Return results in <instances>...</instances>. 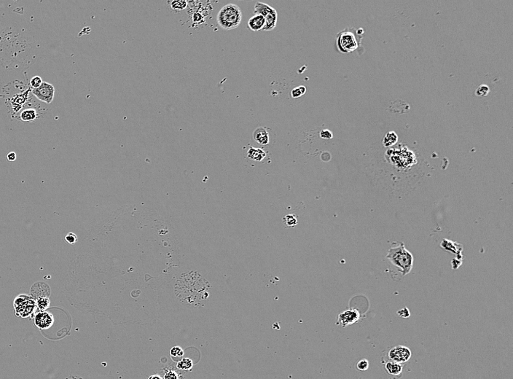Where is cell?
I'll list each match as a JSON object with an SVG mask.
<instances>
[{
  "mask_svg": "<svg viewBox=\"0 0 513 379\" xmlns=\"http://www.w3.org/2000/svg\"><path fill=\"white\" fill-rule=\"evenodd\" d=\"M386 258L402 273V276L409 274L414 266V256L402 243L392 245L388 251Z\"/></svg>",
  "mask_w": 513,
  "mask_h": 379,
  "instance_id": "6da1fadb",
  "label": "cell"
},
{
  "mask_svg": "<svg viewBox=\"0 0 513 379\" xmlns=\"http://www.w3.org/2000/svg\"><path fill=\"white\" fill-rule=\"evenodd\" d=\"M364 33L363 29L356 30L348 27L337 34L336 47L341 53H350L362 49V39Z\"/></svg>",
  "mask_w": 513,
  "mask_h": 379,
  "instance_id": "7a4b0ae2",
  "label": "cell"
},
{
  "mask_svg": "<svg viewBox=\"0 0 513 379\" xmlns=\"http://www.w3.org/2000/svg\"><path fill=\"white\" fill-rule=\"evenodd\" d=\"M243 14L241 8L235 4L224 5L216 16L218 25L225 30L236 29L242 21Z\"/></svg>",
  "mask_w": 513,
  "mask_h": 379,
  "instance_id": "3957f363",
  "label": "cell"
},
{
  "mask_svg": "<svg viewBox=\"0 0 513 379\" xmlns=\"http://www.w3.org/2000/svg\"><path fill=\"white\" fill-rule=\"evenodd\" d=\"M16 316L21 318L33 317L37 310L35 300L32 296L20 295L14 301Z\"/></svg>",
  "mask_w": 513,
  "mask_h": 379,
  "instance_id": "277c9868",
  "label": "cell"
},
{
  "mask_svg": "<svg viewBox=\"0 0 513 379\" xmlns=\"http://www.w3.org/2000/svg\"><path fill=\"white\" fill-rule=\"evenodd\" d=\"M254 15H261L265 18V25L264 31H272L276 28L278 21V14L276 9L264 2H258L254 5Z\"/></svg>",
  "mask_w": 513,
  "mask_h": 379,
  "instance_id": "5b68a950",
  "label": "cell"
},
{
  "mask_svg": "<svg viewBox=\"0 0 513 379\" xmlns=\"http://www.w3.org/2000/svg\"><path fill=\"white\" fill-rule=\"evenodd\" d=\"M32 92L40 101L50 104L54 98L55 88L49 82H43L38 88L33 89Z\"/></svg>",
  "mask_w": 513,
  "mask_h": 379,
  "instance_id": "8992f818",
  "label": "cell"
},
{
  "mask_svg": "<svg viewBox=\"0 0 513 379\" xmlns=\"http://www.w3.org/2000/svg\"><path fill=\"white\" fill-rule=\"evenodd\" d=\"M412 356L411 349L405 346L399 345L391 348L389 352V357L391 361L395 363H405L410 360Z\"/></svg>",
  "mask_w": 513,
  "mask_h": 379,
  "instance_id": "52a82bcc",
  "label": "cell"
},
{
  "mask_svg": "<svg viewBox=\"0 0 513 379\" xmlns=\"http://www.w3.org/2000/svg\"><path fill=\"white\" fill-rule=\"evenodd\" d=\"M54 323L53 315L48 312H39L34 316V325L40 330H46L51 328Z\"/></svg>",
  "mask_w": 513,
  "mask_h": 379,
  "instance_id": "ba28073f",
  "label": "cell"
},
{
  "mask_svg": "<svg viewBox=\"0 0 513 379\" xmlns=\"http://www.w3.org/2000/svg\"><path fill=\"white\" fill-rule=\"evenodd\" d=\"M360 319V313L359 311L354 309H347L338 315L336 324L341 325L343 328H346L358 322Z\"/></svg>",
  "mask_w": 513,
  "mask_h": 379,
  "instance_id": "9c48e42d",
  "label": "cell"
},
{
  "mask_svg": "<svg viewBox=\"0 0 513 379\" xmlns=\"http://www.w3.org/2000/svg\"><path fill=\"white\" fill-rule=\"evenodd\" d=\"M248 29L252 32L264 30L265 25V20L263 16L254 15L248 19L247 23Z\"/></svg>",
  "mask_w": 513,
  "mask_h": 379,
  "instance_id": "30bf717a",
  "label": "cell"
},
{
  "mask_svg": "<svg viewBox=\"0 0 513 379\" xmlns=\"http://www.w3.org/2000/svg\"><path fill=\"white\" fill-rule=\"evenodd\" d=\"M253 139L256 142L261 145H266L269 144V134L266 129L264 127H258L253 132Z\"/></svg>",
  "mask_w": 513,
  "mask_h": 379,
  "instance_id": "8fae6325",
  "label": "cell"
},
{
  "mask_svg": "<svg viewBox=\"0 0 513 379\" xmlns=\"http://www.w3.org/2000/svg\"><path fill=\"white\" fill-rule=\"evenodd\" d=\"M385 368L389 374L393 376H400L403 370L402 364L393 361L387 362L385 364Z\"/></svg>",
  "mask_w": 513,
  "mask_h": 379,
  "instance_id": "7c38bea8",
  "label": "cell"
},
{
  "mask_svg": "<svg viewBox=\"0 0 513 379\" xmlns=\"http://www.w3.org/2000/svg\"><path fill=\"white\" fill-rule=\"evenodd\" d=\"M247 156L250 159L255 161H262L266 157V153L264 149L261 148H254L250 147L249 149L247 152Z\"/></svg>",
  "mask_w": 513,
  "mask_h": 379,
  "instance_id": "4fadbf2b",
  "label": "cell"
},
{
  "mask_svg": "<svg viewBox=\"0 0 513 379\" xmlns=\"http://www.w3.org/2000/svg\"><path fill=\"white\" fill-rule=\"evenodd\" d=\"M398 142V136L395 132H389L385 134L382 140V146L384 148H392Z\"/></svg>",
  "mask_w": 513,
  "mask_h": 379,
  "instance_id": "5bb4252c",
  "label": "cell"
},
{
  "mask_svg": "<svg viewBox=\"0 0 513 379\" xmlns=\"http://www.w3.org/2000/svg\"><path fill=\"white\" fill-rule=\"evenodd\" d=\"M28 92L29 91H27L24 94H18V95L15 96L13 98L11 103L14 105V109L15 112H18V110L22 107L23 104L27 101V97H28Z\"/></svg>",
  "mask_w": 513,
  "mask_h": 379,
  "instance_id": "9a60e30c",
  "label": "cell"
},
{
  "mask_svg": "<svg viewBox=\"0 0 513 379\" xmlns=\"http://www.w3.org/2000/svg\"><path fill=\"white\" fill-rule=\"evenodd\" d=\"M37 111L34 109H27L21 113V119L23 121H33L37 118Z\"/></svg>",
  "mask_w": 513,
  "mask_h": 379,
  "instance_id": "2e32d148",
  "label": "cell"
},
{
  "mask_svg": "<svg viewBox=\"0 0 513 379\" xmlns=\"http://www.w3.org/2000/svg\"><path fill=\"white\" fill-rule=\"evenodd\" d=\"M35 302L37 309H39L40 312H46L50 308V300L49 297H39L35 299Z\"/></svg>",
  "mask_w": 513,
  "mask_h": 379,
  "instance_id": "e0dca14e",
  "label": "cell"
},
{
  "mask_svg": "<svg viewBox=\"0 0 513 379\" xmlns=\"http://www.w3.org/2000/svg\"><path fill=\"white\" fill-rule=\"evenodd\" d=\"M193 363L190 358H182L177 363V368L184 371H190L193 369Z\"/></svg>",
  "mask_w": 513,
  "mask_h": 379,
  "instance_id": "ac0fdd59",
  "label": "cell"
},
{
  "mask_svg": "<svg viewBox=\"0 0 513 379\" xmlns=\"http://www.w3.org/2000/svg\"><path fill=\"white\" fill-rule=\"evenodd\" d=\"M187 2L184 0H175L170 2V8L173 11L179 13L187 8Z\"/></svg>",
  "mask_w": 513,
  "mask_h": 379,
  "instance_id": "d6986e66",
  "label": "cell"
},
{
  "mask_svg": "<svg viewBox=\"0 0 513 379\" xmlns=\"http://www.w3.org/2000/svg\"><path fill=\"white\" fill-rule=\"evenodd\" d=\"M282 220L287 227L293 228L298 224L297 217L295 214H287L283 217Z\"/></svg>",
  "mask_w": 513,
  "mask_h": 379,
  "instance_id": "ffe728a7",
  "label": "cell"
},
{
  "mask_svg": "<svg viewBox=\"0 0 513 379\" xmlns=\"http://www.w3.org/2000/svg\"><path fill=\"white\" fill-rule=\"evenodd\" d=\"M163 379H181L180 373L173 368H166Z\"/></svg>",
  "mask_w": 513,
  "mask_h": 379,
  "instance_id": "44dd1931",
  "label": "cell"
},
{
  "mask_svg": "<svg viewBox=\"0 0 513 379\" xmlns=\"http://www.w3.org/2000/svg\"><path fill=\"white\" fill-rule=\"evenodd\" d=\"M306 91H307V89L305 86H299L297 87V88H295L291 91L292 97L294 99L300 98V97L306 94Z\"/></svg>",
  "mask_w": 513,
  "mask_h": 379,
  "instance_id": "7402d4cb",
  "label": "cell"
},
{
  "mask_svg": "<svg viewBox=\"0 0 513 379\" xmlns=\"http://www.w3.org/2000/svg\"><path fill=\"white\" fill-rule=\"evenodd\" d=\"M490 92L489 87L485 84H482V85H479L477 88L476 91H475V94L478 97H485L488 95Z\"/></svg>",
  "mask_w": 513,
  "mask_h": 379,
  "instance_id": "603a6c76",
  "label": "cell"
},
{
  "mask_svg": "<svg viewBox=\"0 0 513 379\" xmlns=\"http://www.w3.org/2000/svg\"><path fill=\"white\" fill-rule=\"evenodd\" d=\"M170 354L172 357H182L184 355V351L179 346L172 347L170 350Z\"/></svg>",
  "mask_w": 513,
  "mask_h": 379,
  "instance_id": "cb8c5ba5",
  "label": "cell"
},
{
  "mask_svg": "<svg viewBox=\"0 0 513 379\" xmlns=\"http://www.w3.org/2000/svg\"><path fill=\"white\" fill-rule=\"evenodd\" d=\"M43 82V80L40 76H34L30 81V85H31L33 89H35V88H38L42 85Z\"/></svg>",
  "mask_w": 513,
  "mask_h": 379,
  "instance_id": "d4e9b609",
  "label": "cell"
},
{
  "mask_svg": "<svg viewBox=\"0 0 513 379\" xmlns=\"http://www.w3.org/2000/svg\"><path fill=\"white\" fill-rule=\"evenodd\" d=\"M357 367L361 371H365L369 368V362L366 359H362L357 363Z\"/></svg>",
  "mask_w": 513,
  "mask_h": 379,
  "instance_id": "484cf974",
  "label": "cell"
},
{
  "mask_svg": "<svg viewBox=\"0 0 513 379\" xmlns=\"http://www.w3.org/2000/svg\"><path fill=\"white\" fill-rule=\"evenodd\" d=\"M192 19H193V24H199L203 22V19H204V16L200 14V12L196 11V12L193 13Z\"/></svg>",
  "mask_w": 513,
  "mask_h": 379,
  "instance_id": "4316f807",
  "label": "cell"
},
{
  "mask_svg": "<svg viewBox=\"0 0 513 379\" xmlns=\"http://www.w3.org/2000/svg\"><path fill=\"white\" fill-rule=\"evenodd\" d=\"M65 241L69 245H74L78 242V236L73 233H69L65 237Z\"/></svg>",
  "mask_w": 513,
  "mask_h": 379,
  "instance_id": "83f0119b",
  "label": "cell"
},
{
  "mask_svg": "<svg viewBox=\"0 0 513 379\" xmlns=\"http://www.w3.org/2000/svg\"><path fill=\"white\" fill-rule=\"evenodd\" d=\"M320 137L322 139H331L333 137V133L328 129H323V130L321 131Z\"/></svg>",
  "mask_w": 513,
  "mask_h": 379,
  "instance_id": "f1b7e54d",
  "label": "cell"
},
{
  "mask_svg": "<svg viewBox=\"0 0 513 379\" xmlns=\"http://www.w3.org/2000/svg\"><path fill=\"white\" fill-rule=\"evenodd\" d=\"M398 316L402 318H408L411 316V312L408 308L405 307L397 312Z\"/></svg>",
  "mask_w": 513,
  "mask_h": 379,
  "instance_id": "f546056e",
  "label": "cell"
},
{
  "mask_svg": "<svg viewBox=\"0 0 513 379\" xmlns=\"http://www.w3.org/2000/svg\"><path fill=\"white\" fill-rule=\"evenodd\" d=\"M17 154L14 152H11L10 153L8 154V155H7V159L9 161H11V162H12V161H15L16 160H17Z\"/></svg>",
  "mask_w": 513,
  "mask_h": 379,
  "instance_id": "4dcf8cb0",
  "label": "cell"
},
{
  "mask_svg": "<svg viewBox=\"0 0 513 379\" xmlns=\"http://www.w3.org/2000/svg\"><path fill=\"white\" fill-rule=\"evenodd\" d=\"M148 379H163V378L161 377V376H159V375L154 374L149 376Z\"/></svg>",
  "mask_w": 513,
  "mask_h": 379,
  "instance_id": "1f68e13d",
  "label": "cell"
},
{
  "mask_svg": "<svg viewBox=\"0 0 513 379\" xmlns=\"http://www.w3.org/2000/svg\"><path fill=\"white\" fill-rule=\"evenodd\" d=\"M66 379H78V377H75V376H69V377L66 378Z\"/></svg>",
  "mask_w": 513,
  "mask_h": 379,
  "instance_id": "d6a6232c",
  "label": "cell"
}]
</instances>
